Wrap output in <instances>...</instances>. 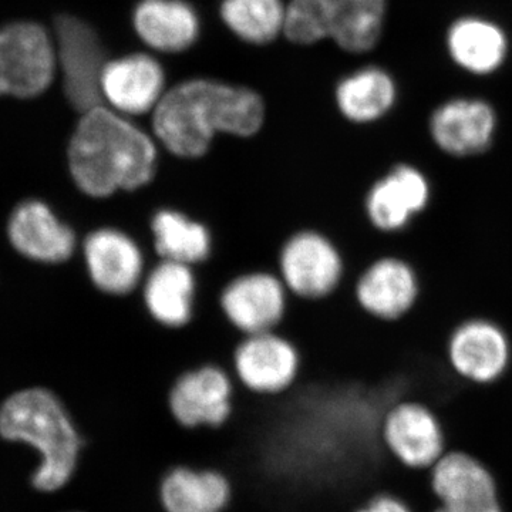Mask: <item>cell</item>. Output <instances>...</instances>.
I'll return each instance as SVG.
<instances>
[{
    "label": "cell",
    "mask_w": 512,
    "mask_h": 512,
    "mask_svg": "<svg viewBox=\"0 0 512 512\" xmlns=\"http://www.w3.org/2000/svg\"><path fill=\"white\" fill-rule=\"evenodd\" d=\"M147 315L167 329L190 325L197 311L198 275L191 265L157 259L148 268L140 291Z\"/></svg>",
    "instance_id": "obj_19"
},
{
    "label": "cell",
    "mask_w": 512,
    "mask_h": 512,
    "mask_svg": "<svg viewBox=\"0 0 512 512\" xmlns=\"http://www.w3.org/2000/svg\"><path fill=\"white\" fill-rule=\"evenodd\" d=\"M163 150L151 131L110 107L82 114L67 144L74 187L92 200L143 190L156 178Z\"/></svg>",
    "instance_id": "obj_1"
},
{
    "label": "cell",
    "mask_w": 512,
    "mask_h": 512,
    "mask_svg": "<svg viewBox=\"0 0 512 512\" xmlns=\"http://www.w3.org/2000/svg\"><path fill=\"white\" fill-rule=\"evenodd\" d=\"M157 494L163 512H227L235 487L220 468L183 463L164 471Z\"/></svg>",
    "instance_id": "obj_20"
},
{
    "label": "cell",
    "mask_w": 512,
    "mask_h": 512,
    "mask_svg": "<svg viewBox=\"0 0 512 512\" xmlns=\"http://www.w3.org/2000/svg\"><path fill=\"white\" fill-rule=\"evenodd\" d=\"M298 346L279 330L242 336L232 355L231 372L239 389L259 397H278L301 376Z\"/></svg>",
    "instance_id": "obj_12"
},
{
    "label": "cell",
    "mask_w": 512,
    "mask_h": 512,
    "mask_svg": "<svg viewBox=\"0 0 512 512\" xmlns=\"http://www.w3.org/2000/svg\"><path fill=\"white\" fill-rule=\"evenodd\" d=\"M138 36L161 52H183L200 32L197 13L183 0H143L134 12Z\"/></svg>",
    "instance_id": "obj_24"
},
{
    "label": "cell",
    "mask_w": 512,
    "mask_h": 512,
    "mask_svg": "<svg viewBox=\"0 0 512 512\" xmlns=\"http://www.w3.org/2000/svg\"><path fill=\"white\" fill-rule=\"evenodd\" d=\"M498 117L488 101L457 97L431 113L429 133L437 150L453 160H471L494 146Z\"/></svg>",
    "instance_id": "obj_17"
},
{
    "label": "cell",
    "mask_w": 512,
    "mask_h": 512,
    "mask_svg": "<svg viewBox=\"0 0 512 512\" xmlns=\"http://www.w3.org/2000/svg\"><path fill=\"white\" fill-rule=\"evenodd\" d=\"M353 512H416L412 504L400 495L390 491H380L370 495Z\"/></svg>",
    "instance_id": "obj_27"
},
{
    "label": "cell",
    "mask_w": 512,
    "mask_h": 512,
    "mask_svg": "<svg viewBox=\"0 0 512 512\" xmlns=\"http://www.w3.org/2000/svg\"><path fill=\"white\" fill-rule=\"evenodd\" d=\"M79 259L94 289L116 298L140 291L153 264L133 234L113 225L86 232L80 239Z\"/></svg>",
    "instance_id": "obj_9"
},
{
    "label": "cell",
    "mask_w": 512,
    "mask_h": 512,
    "mask_svg": "<svg viewBox=\"0 0 512 512\" xmlns=\"http://www.w3.org/2000/svg\"><path fill=\"white\" fill-rule=\"evenodd\" d=\"M380 439L400 466L427 473L446 454V426L437 410L423 399L403 397L387 407Z\"/></svg>",
    "instance_id": "obj_10"
},
{
    "label": "cell",
    "mask_w": 512,
    "mask_h": 512,
    "mask_svg": "<svg viewBox=\"0 0 512 512\" xmlns=\"http://www.w3.org/2000/svg\"><path fill=\"white\" fill-rule=\"evenodd\" d=\"M63 512H87V511H80V510H70V511H63Z\"/></svg>",
    "instance_id": "obj_28"
},
{
    "label": "cell",
    "mask_w": 512,
    "mask_h": 512,
    "mask_svg": "<svg viewBox=\"0 0 512 512\" xmlns=\"http://www.w3.org/2000/svg\"><path fill=\"white\" fill-rule=\"evenodd\" d=\"M447 50L458 67L485 76L503 66L508 39L504 30L491 20L466 16L448 29Z\"/></svg>",
    "instance_id": "obj_23"
},
{
    "label": "cell",
    "mask_w": 512,
    "mask_h": 512,
    "mask_svg": "<svg viewBox=\"0 0 512 512\" xmlns=\"http://www.w3.org/2000/svg\"><path fill=\"white\" fill-rule=\"evenodd\" d=\"M387 0H291L285 33L293 43L333 39L342 49L363 53L382 36Z\"/></svg>",
    "instance_id": "obj_4"
},
{
    "label": "cell",
    "mask_w": 512,
    "mask_h": 512,
    "mask_svg": "<svg viewBox=\"0 0 512 512\" xmlns=\"http://www.w3.org/2000/svg\"><path fill=\"white\" fill-rule=\"evenodd\" d=\"M291 293L278 272H244L222 288L218 303L225 319L239 335L278 330L288 312Z\"/></svg>",
    "instance_id": "obj_15"
},
{
    "label": "cell",
    "mask_w": 512,
    "mask_h": 512,
    "mask_svg": "<svg viewBox=\"0 0 512 512\" xmlns=\"http://www.w3.org/2000/svg\"><path fill=\"white\" fill-rule=\"evenodd\" d=\"M352 293L360 311L370 319L396 325L419 308L424 293L423 276L407 256L383 252L353 278Z\"/></svg>",
    "instance_id": "obj_8"
},
{
    "label": "cell",
    "mask_w": 512,
    "mask_h": 512,
    "mask_svg": "<svg viewBox=\"0 0 512 512\" xmlns=\"http://www.w3.org/2000/svg\"><path fill=\"white\" fill-rule=\"evenodd\" d=\"M429 484L431 512H505L497 476L470 451L448 448L429 471Z\"/></svg>",
    "instance_id": "obj_13"
},
{
    "label": "cell",
    "mask_w": 512,
    "mask_h": 512,
    "mask_svg": "<svg viewBox=\"0 0 512 512\" xmlns=\"http://www.w3.org/2000/svg\"><path fill=\"white\" fill-rule=\"evenodd\" d=\"M214 234L204 221L180 208L163 207L151 215L150 247L157 259L194 266L210 261Z\"/></svg>",
    "instance_id": "obj_22"
},
{
    "label": "cell",
    "mask_w": 512,
    "mask_h": 512,
    "mask_svg": "<svg viewBox=\"0 0 512 512\" xmlns=\"http://www.w3.org/2000/svg\"><path fill=\"white\" fill-rule=\"evenodd\" d=\"M163 87V69L146 55L107 63L101 79L104 101L110 104L111 110L130 119L153 113L163 99Z\"/></svg>",
    "instance_id": "obj_21"
},
{
    "label": "cell",
    "mask_w": 512,
    "mask_h": 512,
    "mask_svg": "<svg viewBox=\"0 0 512 512\" xmlns=\"http://www.w3.org/2000/svg\"><path fill=\"white\" fill-rule=\"evenodd\" d=\"M52 39L36 23H13L0 30V86L20 99L39 96L55 76Z\"/></svg>",
    "instance_id": "obj_14"
},
{
    "label": "cell",
    "mask_w": 512,
    "mask_h": 512,
    "mask_svg": "<svg viewBox=\"0 0 512 512\" xmlns=\"http://www.w3.org/2000/svg\"><path fill=\"white\" fill-rule=\"evenodd\" d=\"M0 436L35 448L39 466L32 485L43 494L66 490L82 464L86 440L62 397L32 387L13 394L0 407Z\"/></svg>",
    "instance_id": "obj_3"
},
{
    "label": "cell",
    "mask_w": 512,
    "mask_h": 512,
    "mask_svg": "<svg viewBox=\"0 0 512 512\" xmlns=\"http://www.w3.org/2000/svg\"><path fill=\"white\" fill-rule=\"evenodd\" d=\"M436 187L419 165L400 161L377 175L363 195V214L382 237H399L433 205Z\"/></svg>",
    "instance_id": "obj_6"
},
{
    "label": "cell",
    "mask_w": 512,
    "mask_h": 512,
    "mask_svg": "<svg viewBox=\"0 0 512 512\" xmlns=\"http://www.w3.org/2000/svg\"><path fill=\"white\" fill-rule=\"evenodd\" d=\"M9 237L20 254L40 264L60 266L79 255L80 235L43 201H26L10 218Z\"/></svg>",
    "instance_id": "obj_18"
},
{
    "label": "cell",
    "mask_w": 512,
    "mask_h": 512,
    "mask_svg": "<svg viewBox=\"0 0 512 512\" xmlns=\"http://www.w3.org/2000/svg\"><path fill=\"white\" fill-rule=\"evenodd\" d=\"M221 15L235 35L255 45L271 42L285 28L281 0H224Z\"/></svg>",
    "instance_id": "obj_26"
},
{
    "label": "cell",
    "mask_w": 512,
    "mask_h": 512,
    "mask_svg": "<svg viewBox=\"0 0 512 512\" xmlns=\"http://www.w3.org/2000/svg\"><path fill=\"white\" fill-rule=\"evenodd\" d=\"M266 123L264 100L242 87L192 80L174 87L151 113V133L163 153L198 160L218 137L247 140Z\"/></svg>",
    "instance_id": "obj_2"
},
{
    "label": "cell",
    "mask_w": 512,
    "mask_h": 512,
    "mask_svg": "<svg viewBox=\"0 0 512 512\" xmlns=\"http://www.w3.org/2000/svg\"><path fill=\"white\" fill-rule=\"evenodd\" d=\"M57 55L63 72L64 92L80 114L103 106V46L92 26L73 16L56 20Z\"/></svg>",
    "instance_id": "obj_16"
},
{
    "label": "cell",
    "mask_w": 512,
    "mask_h": 512,
    "mask_svg": "<svg viewBox=\"0 0 512 512\" xmlns=\"http://www.w3.org/2000/svg\"><path fill=\"white\" fill-rule=\"evenodd\" d=\"M397 87L393 77L380 67H363L345 77L336 89L340 114L357 126L377 123L393 110Z\"/></svg>",
    "instance_id": "obj_25"
},
{
    "label": "cell",
    "mask_w": 512,
    "mask_h": 512,
    "mask_svg": "<svg viewBox=\"0 0 512 512\" xmlns=\"http://www.w3.org/2000/svg\"><path fill=\"white\" fill-rule=\"evenodd\" d=\"M237 393L231 370L205 363L175 379L168 392V409L175 423L185 430H218L234 416Z\"/></svg>",
    "instance_id": "obj_11"
},
{
    "label": "cell",
    "mask_w": 512,
    "mask_h": 512,
    "mask_svg": "<svg viewBox=\"0 0 512 512\" xmlns=\"http://www.w3.org/2000/svg\"><path fill=\"white\" fill-rule=\"evenodd\" d=\"M444 360L460 382L474 387L497 386L511 372V332L491 316H466L447 333Z\"/></svg>",
    "instance_id": "obj_5"
},
{
    "label": "cell",
    "mask_w": 512,
    "mask_h": 512,
    "mask_svg": "<svg viewBox=\"0 0 512 512\" xmlns=\"http://www.w3.org/2000/svg\"><path fill=\"white\" fill-rule=\"evenodd\" d=\"M3 94V90H2V86H0V96H2Z\"/></svg>",
    "instance_id": "obj_29"
},
{
    "label": "cell",
    "mask_w": 512,
    "mask_h": 512,
    "mask_svg": "<svg viewBox=\"0 0 512 512\" xmlns=\"http://www.w3.org/2000/svg\"><path fill=\"white\" fill-rule=\"evenodd\" d=\"M276 272L291 296L301 301H325L346 279L348 264L338 242L315 228L293 232L282 245Z\"/></svg>",
    "instance_id": "obj_7"
}]
</instances>
